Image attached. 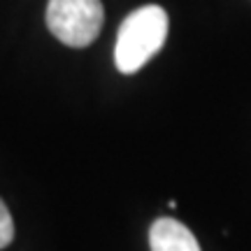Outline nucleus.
Listing matches in <instances>:
<instances>
[{"label":"nucleus","mask_w":251,"mask_h":251,"mask_svg":"<svg viewBox=\"0 0 251 251\" xmlns=\"http://www.w3.org/2000/svg\"><path fill=\"white\" fill-rule=\"evenodd\" d=\"M168 37V14L158 5L130 12L119 28L114 63L124 75H133L161 51Z\"/></svg>","instance_id":"1"},{"label":"nucleus","mask_w":251,"mask_h":251,"mask_svg":"<svg viewBox=\"0 0 251 251\" xmlns=\"http://www.w3.org/2000/svg\"><path fill=\"white\" fill-rule=\"evenodd\" d=\"M105 21L100 0H49L47 26L63 45L81 49L98 37Z\"/></svg>","instance_id":"2"},{"label":"nucleus","mask_w":251,"mask_h":251,"mask_svg":"<svg viewBox=\"0 0 251 251\" xmlns=\"http://www.w3.org/2000/svg\"><path fill=\"white\" fill-rule=\"evenodd\" d=\"M151 251H200L196 235L175 219H156L149 230Z\"/></svg>","instance_id":"3"},{"label":"nucleus","mask_w":251,"mask_h":251,"mask_svg":"<svg viewBox=\"0 0 251 251\" xmlns=\"http://www.w3.org/2000/svg\"><path fill=\"white\" fill-rule=\"evenodd\" d=\"M14 237V224H12V216L9 209L5 207V202L0 200V249H5Z\"/></svg>","instance_id":"4"}]
</instances>
